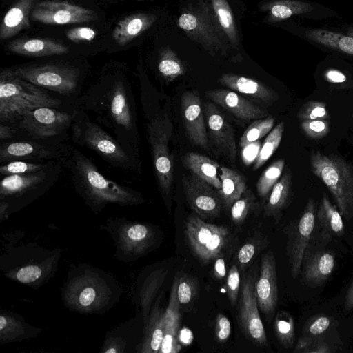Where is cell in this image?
I'll return each mask as SVG.
<instances>
[{
    "mask_svg": "<svg viewBox=\"0 0 353 353\" xmlns=\"http://www.w3.org/2000/svg\"><path fill=\"white\" fill-rule=\"evenodd\" d=\"M226 289L228 299L232 306H234L238 300L240 290V274L236 265L230 268L226 279Z\"/></svg>",
    "mask_w": 353,
    "mask_h": 353,
    "instance_id": "45",
    "label": "cell"
},
{
    "mask_svg": "<svg viewBox=\"0 0 353 353\" xmlns=\"http://www.w3.org/2000/svg\"><path fill=\"white\" fill-rule=\"evenodd\" d=\"M157 68L161 76L169 81L183 75L185 72L182 62L169 47H165L161 50Z\"/></svg>",
    "mask_w": 353,
    "mask_h": 353,
    "instance_id": "34",
    "label": "cell"
},
{
    "mask_svg": "<svg viewBox=\"0 0 353 353\" xmlns=\"http://www.w3.org/2000/svg\"><path fill=\"white\" fill-rule=\"evenodd\" d=\"M201 104L196 90L185 92L181 96L182 121L187 137L194 145L206 149L208 137Z\"/></svg>",
    "mask_w": 353,
    "mask_h": 353,
    "instance_id": "19",
    "label": "cell"
},
{
    "mask_svg": "<svg viewBox=\"0 0 353 353\" xmlns=\"http://www.w3.org/2000/svg\"><path fill=\"white\" fill-rule=\"evenodd\" d=\"M305 35L318 44L353 56V37L322 29L308 30Z\"/></svg>",
    "mask_w": 353,
    "mask_h": 353,
    "instance_id": "32",
    "label": "cell"
},
{
    "mask_svg": "<svg viewBox=\"0 0 353 353\" xmlns=\"http://www.w3.org/2000/svg\"><path fill=\"white\" fill-rule=\"evenodd\" d=\"M291 174L287 171L276 183L263 204L264 215L278 219L291 194Z\"/></svg>",
    "mask_w": 353,
    "mask_h": 353,
    "instance_id": "30",
    "label": "cell"
},
{
    "mask_svg": "<svg viewBox=\"0 0 353 353\" xmlns=\"http://www.w3.org/2000/svg\"><path fill=\"white\" fill-rule=\"evenodd\" d=\"M95 290L92 288H85L79 295V302L83 306L90 305L95 299Z\"/></svg>",
    "mask_w": 353,
    "mask_h": 353,
    "instance_id": "55",
    "label": "cell"
},
{
    "mask_svg": "<svg viewBox=\"0 0 353 353\" xmlns=\"http://www.w3.org/2000/svg\"><path fill=\"white\" fill-rule=\"evenodd\" d=\"M335 265L334 256L329 251H317L305 257L304 278L310 284L323 283L332 273Z\"/></svg>",
    "mask_w": 353,
    "mask_h": 353,
    "instance_id": "26",
    "label": "cell"
},
{
    "mask_svg": "<svg viewBox=\"0 0 353 353\" xmlns=\"http://www.w3.org/2000/svg\"><path fill=\"white\" fill-rule=\"evenodd\" d=\"M274 118L268 116L264 118L256 119L244 130L239 140V146L245 148L268 134L274 124Z\"/></svg>",
    "mask_w": 353,
    "mask_h": 353,
    "instance_id": "37",
    "label": "cell"
},
{
    "mask_svg": "<svg viewBox=\"0 0 353 353\" xmlns=\"http://www.w3.org/2000/svg\"><path fill=\"white\" fill-rule=\"evenodd\" d=\"M62 101L14 74L9 68L0 72V123L15 124L26 112L41 107L60 108Z\"/></svg>",
    "mask_w": 353,
    "mask_h": 353,
    "instance_id": "4",
    "label": "cell"
},
{
    "mask_svg": "<svg viewBox=\"0 0 353 353\" xmlns=\"http://www.w3.org/2000/svg\"><path fill=\"white\" fill-rule=\"evenodd\" d=\"M151 328L148 339V350L159 352L164 336L163 314L157 310L152 316Z\"/></svg>",
    "mask_w": 353,
    "mask_h": 353,
    "instance_id": "41",
    "label": "cell"
},
{
    "mask_svg": "<svg viewBox=\"0 0 353 353\" xmlns=\"http://www.w3.org/2000/svg\"><path fill=\"white\" fill-rule=\"evenodd\" d=\"M10 52L31 57L61 55L69 52L63 42L49 37L19 38L8 43Z\"/></svg>",
    "mask_w": 353,
    "mask_h": 353,
    "instance_id": "23",
    "label": "cell"
},
{
    "mask_svg": "<svg viewBox=\"0 0 353 353\" xmlns=\"http://www.w3.org/2000/svg\"><path fill=\"white\" fill-rule=\"evenodd\" d=\"M117 352V350L115 349H114V348H110V349H108V350H107L105 351L106 353H108V352L114 353V352Z\"/></svg>",
    "mask_w": 353,
    "mask_h": 353,
    "instance_id": "61",
    "label": "cell"
},
{
    "mask_svg": "<svg viewBox=\"0 0 353 353\" xmlns=\"http://www.w3.org/2000/svg\"><path fill=\"white\" fill-rule=\"evenodd\" d=\"M219 176L221 188L218 192L223 201V207L230 210L247 189V179L240 172L225 166L220 167Z\"/></svg>",
    "mask_w": 353,
    "mask_h": 353,
    "instance_id": "28",
    "label": "cell"
},
{
    "mask_svg": "<svg viewBox=\"0 0 353 353\" xmlns=\"http://www.w3.org/2000/svg\"><path fill=\"white\" fill-rule=\"evenodd\" d=\"M145 115V128L150 144L154 174L161 192L168 196L173 183L174 169L169 149L172 125L167 114L150 110L142 102Z\"/></svg>",
    "mask_w": 353,
    "mask_h": 353,
    "instance_id": "7",
    "label": "cell"
},
{
    "mask_svg": "<svg viewBox=\"0 0 353 353\" xmlns=\"http://www.w3.org/2000/svg\"><path fill=\"white\" fill-rule=\"evenodd\" d=\"M301 128L304 134L312 139H320L327 135L330 130L327 119L301 121Z\"/></svg>",
    "mask_w": 353,
    "mask_h": 353,
    "instance_id": "43",
    "label": "cell"
},
{
    "mask_svg": "<svg viewBox=\"0 0 353 353\" xmlns=\"http://www.w3.org/2000/svg\"><path fill=\"white\" fill-rule=\"evenodd\" d=\"M284 127V122L281 121L268 133L254 159V170H257L264 165L279 148L282 139Z\"/></svg>",
    "mask_w": 353,
    "mask_h": 353,
    "instance_id": "36",
    "label": "cell"
},
{
    "mask_svg": "<svg viewBox=\"0 0 353 353\" xmlns=\"http://www.w3.org/2000/svg\"><path fill=\"white\" fill-rule=\"evenodd\" d=\"M7 324L6 319L3 316H0V330L2 331Z\"/></svg>",
    "mask_w": 353,
    "mask_h": 353,
    "instance_id": "59",
    "label": "cell"
},
{
    "mask_svg": "<svg viewBox=\"0 0 353 353\" xmlns=\"http://www.w3.org/2000/svg\"><path fill=\"white\" fill-rule=\"evenodd\" d=\"M193 339V334L189 329L185 327L179 330L178 334L179 342L182 345H190Z\"/></svg>",
    "mask_w": 353,
    "mask_h": 353,
    "instance_id": "57",
    "label": "cell"
},
{
    "mask_svg": "<svg viewBox=\"0 0 353 353\" xmlns=\"http://www.w3.org/2000/svg\"><path fill=\"white\" fill-rule=\"evenodd\" d=\"M96 35V31L89 27L73 28L68 30L65 33L67 38L74 43L92 41Z\"/></svg>",
    "mask_w": 353,
    "mask_h": 353,
    "instance_id": "48",
    "label": "cell"
},
{
    "mask_svg": "<svg viewBox=\"0 0 353 353\" xmlns=\"http://www.w3.org/2000/svg\"><path fill=\"white\" fill-rule=\"evenodd\" d=\"M17 138L18 130L14 124L0 123L1 142Z\"/></svg>",
    "mask_w": 353,
    "mask_h": 353,
    "instance_id": "53",
    "label": "cell"
},
{
    "mask_svg": "<svg viewBox=\"0 0 353 353\" xmlns=\"http://www.w3.org/2000/svg\"><path fill=\"white\" fill-rule=\"evenodd\" d=\"M231 333L230 321L228 317L219 313L216 318L215 335L218 342L223 343L227 341Z\"/></svg>",
    "mask_w": 353,
    "mask_h": 353,
    "instance_id": "49",
    "label": "cell"
},
{
    "mask_svg": "<svg viewBox=\"0 0 353 353\" xmlns=\"http://www.w3.org/2000/svg\"><path fill=\"white\" fill-rule=\"evenodd\" d=\"M181 161L186 169L217 190L221 188V182L218 172L220 166L216 161L196 152H188L183 154L181 157Z\"/></svg>",
    "mask_w": 353,
    "mask_h": 353,
    "instance_id": "27",
    "label": "cell"
},
{
    "mask_svg": "<svg viewBox=\"0 0 353 353\" xmlns=\"http://www.w3.org/2000/svg\"><path fill=\"white\" fill-rule=\"evenodd\" d=\"M69 145L68 143L53 144L25 139L1 141L0 163L14 161H57L61 163Z\"/></svg>",
    "mask_w": 353,
    "mask_h": 353,
    "instance_id": "13",
    "label": "cell"
},
{
    "mask_svg": "<svg viewBox=\"0 0 353 353\" xmlns=\"http://www.w3.org/2000/svg\"><path fill=\"white\" fill-rule=\"evenodd\" d=\"M185 234L194 254L205 262L220 256L229 239L227 228L205 223L196 216L188 218Z\"/></svg>",
    "mask_w": 353,
    "mask_h": 353,
    "instance_id": "11",
    "label": "cell"
},
{
    "mask_svg": "<svg viewBox=\"0 0 353 353\" xmlns=\"http://www.w3.org/2000/svg\"><path fill=\"white\" fill-rule=\"evenodd\" d=\"M70 130L75 145L92 151L111 167L127 172H140L139 159L129 153L85 111L74 108Z\"/></svg>",
    "mask_w": 353,
    "mask_h": 353,
    "instance_id": "3",
    "label": "cell"
},
{
    "mask_svg": "<svg viewBox=\"0 0 353 353\" xmlns=\"http://www.w3.org/2000/svg\"><path fill=\"white\" fill-rule=\"evenodd\" d=\"M317 219L324 236H340L344 234L341 214L330 202L325 193H323L318 208Z\"/></svg>",
    "mask_w": 353,
    "mask_h": 353,
    "instance_id": "31",
    "label": "cell"
},
{
    "mask_svg": "<svg viewBox=\"0 0 353 353\" xmlns=\"http://www.w3.org/2000/svg\"><path fill=\"white\" fill-rule=\"evenodd\" d=\"M284 166L285 160L278 159L270 164L260 175L256 188L263 205L272 188L280 179Z\"/></svg>",
    "mask_w": 353,
    "mask_h": 353,
    "instance_id": "35",
    "label": "cell"
},
{
    "mask_svg": "<svg viewBox=\"0 0 353 353\" xmlns=\"http://www.w3.org/2000/svg\"><path fill=\"white\" fill-rule=\"evenodd\" d=\"M198 285L196 280L188 274L179 277L177 287V296L180 303L190 302L197 292Z\"/></svg>",
    "mask_w": 353,
    "mask_h": 353,
    "instance_id": "44",
    "label": "cell"
},
{
    "mask_svg": "<svg viewBox=\"0 0 353 353\" xmlns=\"http://www.w3.org/2000/svg\"><path fill=\"white\" fill-rule=\"evenodd\" d=\"M183 192L190 208L200 217L219 215L223 204L218 190L193 173L182 177Z\"/></svg>",
    "mask_w": 353,
    "mask_h": 353,
    "instance_id": "15",
    "label": "cell"
},
{
    "mask_svg": "<svg viewBox=\"0 0 353 353\" xmlns=\"http://www.w3.org/2000/svg\"><path fill=\"white\" fill-rule=\"evenodd\" d=\"M257 206L255 195L250 189H246L242 196L236 201L230 209V217L236 225H241L249 213Z\"/></svg>",
    "mask_w": 353,
    "mask_h": 353,
    "instance_id": "39",
    "label": "cell"
},
{
    "mask_svg": "<svg viewBox=\"0 0 353 353\" xmlns=\"http://www.w3.org/2000/svg\"><path fill=\"white\" fill-rule=\"evenodd\" d=\"M206 97L238 119L250 121L268 116V112L234 91L217 88L205 92Z\"/></svg>",
    "mask_w": 353,
    "mask_h": 353,
    "instance_id": "20",
    "label": "cell"
},
{
    "mask_svg": "<svg viewBox=\"0 0 353 353\" xmlns=\"http://www.w3.org/2000/svg\"><path fill=\"white\" fill-rule=\"evenodd\" d=\"M127 234L130 240L132 241L143 242L150 236V232L145 225L137 224L129 228Z\"/></svg>",
    "mask_w": 353,
    "mask_h": 353,
    "instance_id": "52",
    "label": "cell"
},
{
    "mask_svg": "<svg viewBox=\"0 0 353 353\" xmlns=\"http://www.w3.org/2000/svg\"><path fill=\"white\" fill-rule=\"evenodd\" d=\"M157 19L155 14L148 12L128 15L118 21L112 37L119 46H124L148 30Z\"/></svg>",
    "mask_w": 353,
    "mask_h": 353,
    "instance_id": "24",
    "label": "cell"
},
{
    "mask_svg": "<svg viewBox=\"0 0 353 353\" xmlns=\"http://www.w3.org/2000/svg\"><path fill=\"white\" fill-rule=\"evenodd\" d=\"M311 170L328 188L338 210L347 220L353 217V168L342 158L312 151Z\"/></svg>",
    "mask_w": 353,
    "mask_h": 353,
    "instance_id": "6",
    "label": "cell"
},
{
    "mask_svg": "<svg viewBox=\"0 0 353 353\" xmlns=\"http://www.w3.org/2000/svg\"><path fill=\"white\" fill-rule=\"evenodd\" d=\"M257 277V263H255L242 280L237 322L243 334L253 343L266 346L267 336L259 314L255 292Z\"/></svg>",
    "mask_w": 353,
    "mask_h": 353,
    "instance_id": "10",
    "label": "cell"
},
{
    "mask_svg": "<svg viewBox=\"0 0 353 353\" xmlns=\"http://www.w3.org/2000/svg\"><path fill=\"white\" fill-rule=\"evenodd\" d=\"M324 77L327 81L332 83H342L347 80L346 76L336 69L327 70L325 72Z\"/></svg>",
    "mask_w": 353,
    "mask_h": 353,
    "instance_id": "54",
    "label": "cell"
},
{
    "mask_svg": "<svg viewBox=\"0 0 353 353\" xmlns=\"http://www.w3.org/2000/svg\"><path fill=\"white\" fill-rule=\"evenodd\" d=\"M347 36H350L351 37H353V28H350L348 30H347Z\"/></svg>",
    "mask_w": 353,
    "mask_h": 353,
    "instance_id": "60",
    "label": "cell"
},
{
    "mask_svg": "<svg viewBox=\"0 0 353 353\" xmlns=\"http://www.w3.org/2000/svg\"><path fill=\"white\" fill-rule=\"evenodd\" d=\"M299 120L328 119L327 105L322 101H310L301 106L297 112Z\"/></svg>",
    "mask_w": 353,
    "mask_h": 353,
    "instance_id": "42",
    "label": "cell"
},
{
    "mask_svg": "<svg viewBox=\"0 0 353 353\" xmlns=\"http://www.w3.org/2000/svg\"><path fill=\"white\" fill-rule=\"evenodd\" d=\"M314 201L310 199L305 208L295 225L288 231L287 252L292 278L299 274L305 251L315 226Z\"/></svg>",
    "mask_w": 353,
    "mask_h": 353,
    "instance_id": "16",
    "label": "cell"
},
{
    "mask_svg": "<svg viewBox=\"0 0 353 353\" xmlns=\"http://www.w3.org/2000/svg\"><path fill=\"white\" fill-rule=\"evenodd\" d=\"M30 19L44 24L64 25L94 21L98 15L92 10L65 1L46 0L35 4Z\"/></svg>",
    "mask_w": 353,
    "mask_h": 353,
    "instance_id": "14",
    "label": "cell"
},
{
    "mask_svg": "<svg viewBox=\"0 0 353 353\" xmlns=\"http://www.w3.org/2000/svg\"><path fill=\"white\" fill-rule=\"evenodd\" d=\"M260 8L268 12V21L275 23L295 14L308 12L313 7L307 2L298 0H278L264 3Z\"/></svg>",
    "mask_w": 353,
    "mask_h": 353,
    "instance_id": "29",
    "label": "cell"
},
{
    "mask_svg": "<svg viewBox=\"0 0 353 353\" xmlns=\"http://www.w3.org/2000/svg\"><path fill=\"white\" fill-rule=\"evenodd\" d=\"M345 309L347 311H350L353 309V281L345 296Z\"/></svg>",
    "mask_w": 353,
    "mask_h": 353,
    "instance_id": "58",
    "label": "cell"
},
{
    "mask_svg": "<svg viewBox=\"0 0 353 353\" xmlns=\"http://www.w3.org/2000/svg\"><path fill=\"white\" fill-rule=\"evenodd\" d=\"M274 332L279 342L290 348L294 341V325L292 316L285 311L278 312L274 320Z\"/></svg>",
    "mask_w": 353,
    "mask_h": 353,
    "instance_id": "38",
    "label": "cell"
},
{
    "mask_svg": "<svg viewBox=\"0 0 353 353\" xmlns=\"http://www.w3.org/2000/svg\"><path fill=\"white\" fill-rule=\"evenodd\" d=\"M53 161H14L1 164L0 174L3 176L36 172L46 168Z\"/></svg>",
    "mask_w": 353,
    "mask_h": 353,
    "instance_id": "40",
    "label": "cell"
},
{
    "mask_svg": "<svg viewBox=\"0 0 353 353\" xmlns=\"http://www.w3.org/2000/svg\"><path fill=\"white\" fill-rule=\"evenodd\" d=\"M61 163L76 190L89 201L134 203L141 200L139 192L104 176L88 157L72 145Z\"/></svg>",
    "mask_w": 353,
    "mask_h": 353,
    "instance_id": "2",
    "label": "cell"
},
{
    "mask_svg": "<svg viewBox=\"0 0 353 353\" xmlns=\"http://www.w3.org/2000/svg\"><path fill=\"white\" fill-rule=\"evenodd\" d=\"M73 109L68 112L59 108L41 107L26 112L14 124L18 130L17 139L53 144L66 143L68 130L71 129Z\"/></svg>",
    "mask_w": 353,
    "mask_h": 353,
    "instance_id": "8",
    "label": "cell"
},
{
    "mask_svg": "<svg viewBox=\"0 0 353 353\" xmlns=\"http://www.w3.org/2000/svg\"><path fill=\"white\" fill-rule=\"evenodd\" d=\"M294 352H329L330 350L322 341L310 336H304L299 339Z\"/></svg>",
    "mask_w": 353,
    "mask_h": 353,
    "instance_id": "46",
    "label": "cell"
},
{
    "mask_svg": "<svg viewBox=\"0 0 353 353\" xmlns=\"http://www.w3.org/2000/svg\"><path fill=\"white\" fill-rule=\"evenodd\" d=\"M9 69L17 76L37 86L65 97L74 98V102L83 92L84 72L68 62L26 63Z\"/></svg>",
    "mask_w": 353,
    "mask_h": 353,
    "instance_id": "5",
    "label": "cell"
},
{
    "mask_svg": "<svg viewBox=\"0 0 353 353\" xmlns=\"http://www.w3.org/2000/svg\"><path fill=\"white\" fill-rule=\"evenodd\" d=\"M74 108L93 119L139 159V134L137 106L130 80L121 68H107L85 88Z\"/></svg>",
    "mask_w": 353,
    "mask_h": 353,
    "instance_id": "1",
    "label": "cell"
},
{
    "mask_svg": "<svg viewBox=\"0 0 353 353\" xmlns=\"http://www.w3.org/2000/svg\"><path fill=\"white\" fill-rule=\"evenodd\" d=\"M226 274L225 260L222 257H217L213 268V274L218 279H222Z\"/></svg>",
    "mask_w": 353,
    "mask_h": 353,
    "instance_id": "56",
    "label": "cell"
},
{
    "mask_svg": "<svg viewBox=\"0 0 353 353\" xmlns=\"http://www.w3.org/2000/svg\"><path fill=\"white\" fill-rule=\"evenodd\" d=\"M37 0H18L4 15L0 26V39H8L30 27L29 18Z\"/></svg>",
    "mask_w": 353,
    "mask_h": 353,
    "instance_id": "25",
    "label": "cell"
},
{
    "mask_svg": "<svg viewBox=\"0 0 353 353\" xmlns=\"http://www.w3.org/2000/svg\"><path fill=\"white\" fill-rule=\"evenodd\" d=\"M257 250L256 245L254 243H245L237 253V262L243 270L253 259Z\"/></svg>",
    "mask_w": 353,
    "mask_h": 353,
    "instance_id": "50",
    "label": "cell"
},
{
    "mask_svg": "<svg viewBox=\"0 0 353 353\" xmlns=\"http://www.w3.org/2000/svg\"><path fill=\"white\" fill-rule=\"evenodd\" d=\"M219 81L224 86L264 104H272L279 99V94L263 83L234 73H223Z\"/></svg>",
    "mask_w": 353,
    "mask_h": 353,
    "instance_id": "21",
    "label": "cell"
},
{
    "mask_svg": "<svg viewBox=\"0 0 353 353\" xmlns=\"http://www.w3.org/2000/svg\"><path fill=\"white\" fill-rule=\"evenodd\" d=\"M210 3L230 45L234 48H237L239 36L230 4L227 0H210Z\"/></svg>",
    "mask_w": 353,
    "mask_h": 353,
    "instance_id": "33",
    "label": "cell"
},
{
    "mask_svg": "<svg viewBox=\"0 0 353 353\" xmlns=\"http://www.w3.org/2000/svg\"><path fill=\"white\" fill-rule=\"evenodd\" d=\"M63 168L61 162L53 161L46 168L36 172L4 176L0 183L1 198L43 192L57 182Z\"/></svg>",
    "mask_w": 353,
    "mask_h": 353,
    "instance_id": "12",
    "label": "cell"
},
{
    "mask_svg": "<svg viewBox=\"0 0 353 353\" xmlns=\"http://www.w3.org/2000/svg\"><path fill=\"white\" fill-rule=\"evenodd\" d=\"M255 292L259 309L270 322L275 314L278 303L276 261L271 250L261 257Z\"/></svg>",
    "mask_w": 353,
    "mask_h": 353,
    "instance_id": "17",
    "label": "cell"
},
{
    "mask_svg": "<svg viewBox=\"0 0 353 353\" xmlns=\"http://www.w3.org/2000/svg\"><path fill=\"white\" fill-rule=\"evenodd\" d=\"M179 279L176 276L173 281L168 305L163 313L164 336L159 350L161 353H178L182 349L178 340L181 325L180 303L177 296Z\"/></svg>",
    "mask_w": 353,
    "mask_h": 353,
    "instance_id": "22",
    "label": "cell"
},
{
    "mask_svg": "<svg viewBox=\"0 0 353 353\" xmlns=\"http://www.w3.org/2000/svg\"><path fill=\"white\" fill-rule=\"evenodd\" d=\"M117 1H125V0H117ZM133 1H144V0H133Z\"/></svg>",
    "mask_w": 353,
    "mask_h": 353,
    "instance_id": "62",
    "label": "cell"
},
{
    "mask_svg": "<svg viewBox=\"0 0 353 353\" xmlns=\"http://www.w3.org/2000/svg\"><path fill=\"white\" fill-rule=\"evenodd\" d=\"M41 270L37 265H29L21 268L17 273V279L23 283L36 281L40 277Z\"/></svg>",
    "mask_w": 353,
    "mask_h": 353,
    "instance_id": "51",
    "label": "cell"
},
{
    "mask_svg": "<svg viewBox=\"0 0 353 353\" xmlns=\"http://www.w3.org/2000/svg\"><path fill=\"white\" fill-rule=\"evenodd\" d=\"M203 105L208 132L214 145L232 164H235L237 152L233 128L213 103L206 101Z\"/></svg>",
    "mask_w": 353,
    "mask_h": 353,
    "instance_id": "18",
    "label": "cell"
},
{
    "mask_svg": "<svg viewBox=\"0 0 353 353\" xmlns=\"http://www.w3.org/2000/svg\"><path fill=\"white\" fill-rule=\"evenodd\" d=\"M177 24L189 38L201 44L212 54H227L230 43L210 2L199 0L195 6L179 16Z\"/></svg>",
    "mask_w": 353,
    "mask_h": 353,
    "instance_id": "9",
    "label": "cell"
},
{
    "mask_svg": "<svg viewBox=\"0 0 353 353\" xmlns=\"http://www.w3.org/2000/svg\"><path fill=\"white\" fill-rule=\"evenodd\" d=\"M330 325V319L326 316H318L312 319L305 327V332L314 337L325 332Z\"/></svg>",
    "mask_w": 353,
    "mask_h": 353,
    "instance_id": "47",
    "label": "cell"
}]
</instances>
